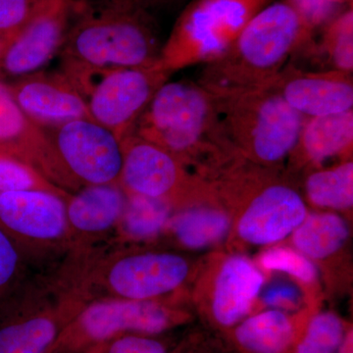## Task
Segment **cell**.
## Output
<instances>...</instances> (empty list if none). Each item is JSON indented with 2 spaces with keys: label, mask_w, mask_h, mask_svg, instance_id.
<instances>
[{
  "label": "cell",
  "mask_w": 353,
  "mask_h": 353,
  "mask_svg": "<svg viewBox=\"0 0 353 353\" xmlns=\"http://www.w3.org/2000/svg\"><path fill=\"white\" fill-rule=\"evenodd\" d=\"M8 88L22 112L41 128L92 119L85 95L60 70L34 72Z\"/></svg>",
  "instance_id": "obj_13"
},
{
  "label": "cell",
  "mask_w": 353,
  "mask_h": 353,
  "mask_svg": "<svg viewBox=\"0 0 353 353\" xmlns=\"http://www.w3.org/2000/svg\"><path fill=\"white\" fill-rule=\"evenodd\" d=\"M260 262L268 270L285 272L301 282L312 283L318 277L317 269L308 257L290 248H271L262 254Z\"/></svg>",
  "instance_id": "obj_30"
},
{
  "label": "cell",
  "mask_w": 353,
  "mask_h": 353,
  "mask_svg": "<svg viewBox=\"0 0 353 353\" xmlns=\"http://www.w3.org/2000/svg\"><path fill=\"white\" fill-rule=\"evenodd\" d=\"M43 129L73 192L85 185L119 183L122 141L108 128L83 118Z\"/></svg>",
  "instance_id": "obj_7"
},
{
  "label": "cell",
  "mask_w": 353,
  "mask_h": 353,
  "mask_svg": "<svg viewBox=\"0 0 353 353\" xmlns=\"http://www.w3.org/2000/svg\"><path fill=\"white\" fill-rule=\"evenodd\" d=\"M162 48L152 14L106 0L101 9L83 13L72 24L59 53L60 71L85 95L102 72L158 63Z\"/></svg>",
  "instance_id": "obj_1"
},
{
  "label": "cell",
  "mask_w": 353,
  "mask_h": 353,
  "mask_svg": "<svg viewBox=\"0 0 353 353\" xmlns=\"http://www.w3.org/2000/svg\"><path fill=\"white\" fill-rule=\"evenodd\" d=\"M0 145L6 146L32 162L46 178L68 190L54 148L43 128L32 122L16 103L8 85L0 83Z\"/></svg>",
  "instance_id": "obj_18"
},
{
  "label": "cell",
  "mask_w": 353,
  "mask_h": 353,
  "mask_svg": "<svg viewBox=\"0 0 353 353\" xmlns=\"http://www.w3.org/2000/svg\"><path fill=\"white\" fill-rule=\"evenodd\" d=\"M121 141L123 163L119 185L127 194L160 199L173 206L187 194L190 181L178 158L134 134Z\"/></svg>",
  "instance_id": "obj_12"
},
{
  "label": "cell",
  "mask_w": 353,
  "mask_h": 353,
  "mask_svg": "<svg viewBox=\"0 0 353 353\" xmlns=\"http://www.w3.org/2000/svg\"><path fill=\"white\" fill-rule=\"evenodd\" d=\"M264 278L243 256H232L223 264L216 280L212 311L222 326H233L245 317L259 296Z\"/></svg>",
  "instance_id": "obj_19"
},
{
  "label": "cell",
  "mask_w": 353,
  "mask_h": 353,
  "mask_svg": "<svg viewBox=\"0 0 353 353\" xmlns=\"http://www.w3.org/2000/svg\"><path fill=\"white\" fill-rule=\"evenodd\" d=\"M74 1H79V0H74Z\"/></svg>",
  "instance_id": "obj_38"
},
{
  "label": "cell",
  "mask_w": 353,
  "mask_h": 353,
  "mask_svg": "<svg viewBox=\"0 0 353 353\" xmlns=\"http://www.w3.org/2000/svg\"><path fill=\"white\" fill-rule=\"evenodd\" d=\"M262 301L271 307L294 309L301 304L303 296L296 285L290 283L277 282L265 290Z\"/></svg>",
  "instance_id": "obj_33"
},
{
  "label": "cell",
  "mask_w": 353,
  "mask_h": 353,
  "mask_svg": "<svg viewBox=\"0 0 353 353\" xmlns=\"http://www.w3.org/2000/svg\"><path fill=\"white\" fill-rule=\"evenodd\" d=\"M24 250L0 227V301L18 289L25 268Z\"/></svg>",
  "instance_id": "obj_29"
},
{
  "label": "cell",
  "mask_w": 353,
  "mask_h": 353,
  "mask_svg": "<svg viewBox=\"0 0 353 353\" xmlns=\"http://www.w3.org/2000/svg\"><path fill=\"white\" fill-rule=\"evenodd\" d=\"M74 0H43L0 46V70L24 77L41 71L59 54L73 24Z\"/></svg>",
  "instance_id": "obj_9"
},
{
  "label": "cell",
  "mask_w": 353,
  "mask_h": 353,
  "mask_svg": "<svg viewBox=\"0 0 353 353\" xmlns=\"http://www.w3.org/2000/svg\"><path fill=\"white\" fill-rule=\"evenodd\" d=\"M172 75L160 61L152 66L102 72L85 92L90 118L124 139Z\"/></svg>",
  "instance_id": "obj_8"
},
{
  "label": "cell",
  "mask_w": 353,
  "mask_h": 353,
  "mask_svg": "<svg viewBox=\"0 0 353 353\" xmlns=\"http://www.w3.org/2000/svg\"><path fill=\"white\" fill-rule=\"evenodd\" d=\"M307 24L313 30L325 26L338 15L339 0H292Z\"/></svg>",
  "instance_id": "obj_32"
},
{
  "label": "cell",
  "mask_w": 353,
  "mask_h": 353,
  "mask_svg": "<svg viewBox=\"0 0 353 353\" xmlns=\"http://www.w3.org/2000/svg\"><path fill=\"white\" fill-rule=\"evenodd\" d=\"M43 0H0V34L17 30Z\"/></svg>",
  "instance_id": "obj_31"
},
{
  "label": "cell",
  "mask_w": 353,
  "mask_h": 353,
  "mask_svg": "<svg viewBox=\"0 0 353 353\" xmlns=\"http://www.w3.org/2000/svg\"><path fill=\"white\" fill-rule=\"evenodd\" d=\"M313 32L292 0H275L250 21L220 57L203 65L196 83L212 95L272 87L290 55Z\"/></svg>",
  "instance_id": "obj_2"
},
{
  "label": "cell",
  "mask_w": 353,
  "mask_h": 353,
  "mask_svg": "<svg viewBox=\"0 0 353 353\" xmlns=\"http://www.w3.org/2000/svg\"><path fill=\"white\" fill-rule=\"evenodd\" d=\"M67 197L44 190L0 192V227L23 248H70Z\"/></svg>",
  "instance_id": "obj_10"
},
{
  "label": "cell",
  "mask_w": 353,
  "mask_h": 353,
  "mask_svg": "<svg viewBox=\"0 0 353 353\" xmlns=\"http://www.w3.org/2000/svg\"><path fill=\"white\" fill-rule=\"evenodd\" d=\"M44 190L67 197L71 192L58 187L19 152L0 145V192Z\"/></svg>",
  "instance_id": "obj_26"
},
{
  "label": "cell",
  "mask_w": 353,
  "mask_h": 353,
  "mask_svg": "<svg viewBox=\"0 0 353 353\" xmlns=\"http://www.w3.org/2000/svg\"><path fill=\"white\" fill-rule=\"evenodd\" d=\"M172 206L160 199L128 194L124 213L116 227L118 241H143L161 233L171 219Z\"/></svg>",
  "instance_id": "obj_24"
},
{
  "label": "cell",
  "mask_w": 353,
  "mask_h": 353,
  "mask_svg": "<svg viewBox=\"0 0 353 353\" xmlns=\"http://www.w3.org/2000/svg\"><path fill=\"white\" fill-rule=\"evenodd\" d=\"M59 284L83 303L99 299L154 301L182 285L190 266L170 252H76Z\"/></svg>",
  "instance_id": "obj_4"
},
{
  "label": "cell",
  "mask_w": 353,
  "mask_h": 353,
  "mask_svg": "<svg viewBox=\"0 0 353 353\" xmlns=\"http://www.w3.org/2000/svg\"><path fill=\"white\" fill-rule=\"evenodd\" d=\"M350 236L345 221L334 213H313L294 230V245L306 257L323 259L334 254Z\"/></svg>",
  "instance_id": "obj_21"
},
{
  "label": "cell",
  "mask_w": 353,
  "mask_h": 353,
  "mask_svg": "<svg viewBox=\"0 0 353 353\" xmlns=\"http://www.w3.org/2000/svg\"><path fill=\"white\" fill-rule=\"evenodd\" d=\"M343 338L340 318L334 313H320L311 320L296 353H338Z\"/></svg>",
  "instance_id": "obj_28"
},
{
  "label": "cell",
  "mask_w": 353,
  "mask_h": 353,
  "mask_svg": "<svg viewBox=\"0 0 353 353\" xmlns=\"http://www.w3.org/2000/svg\"><path fill=\"white\" fill-rule=\"evenodd\" d=\"M352 145L353 110H350L306 119L296 150L318 165L352 152Z\"/></svg>",
  "instance_id": "obj_20"
},
{
  "label": "cell",
  "mask_w": 353,
  "mask_h": 353,
  "mask_svg": "<svg viewBox=\"0 0 353 353\" xmlns=\"http://www.w3.org/2000/svg\"><path fill=\"white\" fill-rule=\"evenodd\" d=\"M85 305L80 299L61 290L54 307L43 306L23 315L8 314L3 308L6 315L0 318V353H46L57 341L60 319L75 317Z\"/></svg>",
  "instance_id": "obj_17"
},
{
  "label": "cell",
  "mask_w": 353,
  "mask_h": 353,
  "mask_svg": "<svg viewBox=\"0 0 353 353\" xmlns=\"http://www.w3.org/2000/svg\"><path fill=\"white\" fill-rule=\"evenodd\" d=\"M341 4L350 3L352 4V0H339Z\"/></svg>",
  "instance_id": "obj_37"
},
{
  "label": "cell",
  "mask_w": 353,
  "mask_h": 353,
  "mask_svg": "<svg viewBox=\"0 0 353 353\" xmlns=\"http://www.w3.org/2000/svg\"><path fill=\"white\" fill-rule=\"evenodd\" d=\"M306 216L303 199L294 188L267 183L248 201L239 221V236L252 245H270L294 233Z\"/></svg>",
  "instance_id": "obj_14"
},
{
  "label": "cell",
  "mask_w": 353,
  "mask_h": 353,
  "mask_svg": "<svg viewBox=\"0 0 353 353\" xmlns=\"http://www.w3.org/2000/svg\"><path fill=\"white\" fill-rule=\"evenodd\" d=\"M294 327L288 316L269 310L248 318L236 331L239 343L253 353H282L294 339Z\"/></svg>",
  "instance_id": "obj_22"
},
{
  "label": "cell",
  "mask_w": 353,
  "mask_h": 353,
  "mask_svg": "<svg viewBox=\"0 0 353 353\" xmlns=\"http://www.w3.org/2000/svg\"><path fill=\"white\" fill-rule=\"evenodd\" d=\"M306 196L318 208L345 210L353 204V163L316 171L306 179Z\"/></svg>",
  "instance_id": "obj_25"
},
{
  "label": "cell",
  "mask_w": 353,
  "mask_h": 353,
  "mask_svg": "<svg viewBox=\"0 0 353 353\" xmlns=\"http://www.w3.org/2000/svg\"><path fill=\"white\" fill-rule=\"evenodd\" d=\"M353 338L352 332L347 333V336H345L340 348H339L338 353H353Z\"/></svg>",
  "instance_id": "obj_36"
},
{
  "label": "cell",
  "mask_w": 353,
  "mask_h": 353,
  "mask_svg": "<svg viewBox=\"0 0 353 353\" xmlns=\"http://www.w3.org/2000/svg\"><path fill=\"white\" fill-rule=\"evenodd\" d=\"M143 9L146 12L152 14L155 11L167 10L174 8L185 2V0H114ZM153 15V14H152Z\"/></svg>",
  "instance_id": "obj_35"
},
{
  "label": "cell",
  "mask_w": 353,
  "mask_h": 353,
  "mask_svg": "<svg viewBox=\"0 0 353 353\" xmlns=\"http://www.w3.org/2000/svg\"><path fill=\"white\" fill-rule=\"evenodd\" d=\"M131 134L152 141L183 165L222 164L241 157L225 136L212 95L196 82H166L137 121Z\"/></svg>",
  "instance_id": "obj_3"
},
{
  "label": "cell",
  "mask_w": 353,
  "mask_h": 353,
  "mask_svg": "<svg viewBox=\"0 0 353 353\" xmlns=\"http://www.w3.org/2000/svg\"><path fill=\"white\" fill-rule=\"evenodd\" d=\"M128 194L119 183L85 185L65 199L70 248L88 250V243L116 230L124 213Z\"/></svg>",
  "instance_id": "obj_16"
},
{
  "label": "cell",
  "mask_w": 353,
  "mask_h": 353,
  "mask_svg": "<svg viewBox=\"0 0 353 353\" xmlns=\"http://www.w3.org/2000/svg\"><path fill=\"white\" fill-rule=\"evenodd\" d=\"M170 227L176 240L192 250L219 243L230 229L226 213L214 208H190L171 218Z\"/></svg>",
  "instance_id": "obj_23"
},
{
  "label": "cell",
  "mask_w": 353,
  "mask_h": 353,
  "mask_svg": "<svg viewBox=\"0 0 353 353\" xmlns=\"http://www.w3.org/2000/svg\"><path fill=\"white\" fill-rule=\"evenodd\" d=\"M212 97L223 132L241 157L272 166L296 150L306 118L273 87Z\"/></svg>",
  "instance_id": "obj_5"
},
{
  "label": "cell",
  "mask_w": 353,
  "mask_h": 353,
  "mask_svg": "<svg viewBox=\"0 0 353 353\" xmlns=\"http://www.w3.org/2000/svg\"><path fill=\"white\" fill-rule=\"evenodd\" d=\"M106 353H167L160 341L145 336H127L109 345Z\"/></svg>",
  "instance_id": "obj_34"
},
{
  "label": "cell",
  "mask_w": 353,
  "mask_h": 353,
  "mask_svg": "<svg viewBox=\"0 0 353 353\" xmlns=\"http://www.w3.org/2000/svg\"><path fill=\"white\" fill-rule=\"evenodd\" d=\"M272 87L306 119L352 110V73L285 68Z\"/></svg>",
  "instance_id": "obj_15"
},
{
  "label": "cell",
  "mask_w": 353,
  "mask_h": 353,
  "mask_svg": "<svg viewBox=\"0 0 353 353\" xmlns=\"http://www.w3.org/2000/svg\"><path fill=\"white\" fill-rule=\"evenodd\" d=\"M323 52L326 53L334 70L352 73L353 10L352 6L334 16L324 26Z\"/></svg>",
  "instance_id": "obj_27"
},
{
  "label": "cell",
  "mask_w": 353,
  "mask_h": 353,
  "mask_svg": "<svg viewBox=\"0 0 353 353\" xmlns=\"http://www.w3.org/2000/svg\"><path fill=\"white\" fill-rule=\"evenodd\" d=\"M176 313L154 301L99 299L85 304L72 319L65 338L104 343L123 332L161 333L175 322Z\"/></svg>",
  "instance_id": "obj_11"
},
{
  "label": "cell",
  "mask_w": 353,
  "mask_h": 353,
  "mask_svg": "<svg viewBox=\"0 0 353 353\" xmlns=\"http://www.w3.org/2000/svg\"><path fill=\"white\" fill-rule=\"evenodd\" d=\"M275 0H192L163 43L160 63L172 74L220 57L250 21Z\"/></svg>",
  "instance_id": "obj_6"
}]
</instances>
